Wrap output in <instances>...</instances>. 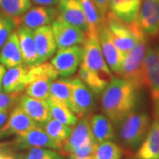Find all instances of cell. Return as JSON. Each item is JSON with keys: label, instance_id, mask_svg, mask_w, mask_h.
Returning <instances> with one entry per match:
<instances>
[{"label": "cell", "instance_id": "obj_1", "mask_svg": "<svg viewBox=\"0 0 159 159\" xmlns=\"http://www.w3.org/2000/svg\"><path fill=\"white\" fill-rule=\"evenodd\" d=\"M138 89L130 82L114 76L103 89L101 97V107L104 115L113 125H118L136 106Z\"/></svg>", "mask_w": 159, "mask_h": 159}, {"label": "cell", "instance_id": "obj_2", "mask_svg": "<svg viewBox=\"0 0 159 159\" xmlns=\"http://www.w3.org/2000/svg\"><path fill=\"white\" fill-rule=\"evenodd\" d=\"M148 51L147 35L142 34L135 45L126 55L122 63L119 77L130 82L136 89L145 87L144 81V59Z\"/></svg>", "mask_w": 159, "mask_h": 159}, {"label": "cell", "instance_id": "obj_3", "mask_svg": "<svg viewBox=\"0 0 159 159\" xmlns=\"http://www.w3.org/2000/svg\"><path fill=\"white\" fill-rule=\"evenodd\" d=\"M150 125V117L146 112L133 111L118 125L119 139L126 148L137 149L147 135Z\"/></svg>", "mask_w": 159, "mask_h": 159}, {"label": "cell", "instance_id": "obj_4", "mask_svg": "<svg viewBox=\"0 0 159 159\" xmlns=\"http://www.w3.org/2000/svg\"><path fill=\"white\" fill-rule=\"evenodd\" d=\"M103 20L114 44L125 55L133 49L142 34H145L137 25L136 20L134 22L125 23L110 11Z\"/></svg>", "mask_w": 159, "mask_h": 159}, {"label": "cell", "instance_id": "obj_5", "mask_svg": "<svg viewBox=\"0 0 159 159\" xmlns=\"http://www.w3.org/2000/svg\"><path fill=\"white\" fill-rule=\"evenodd\" d=\"M82 47L83 58L81 65L88 70L98 74L107 82H110L114 77V74L102 56L98 32L97 34H86V39Z\"/></svg>", "mask_w": 159, "mask_h": 159}, {"label": "cell", "instance_id": "obj_6", "mask_svg": "<svg viewBox=\"0 0 159 159\" xmlns=\"http://www.w3.org/2000/svg\"><path fill=\"white\" fill-rule=\"evenodd\" d=\"M83 58V47L74 45L57 50L50 62L62 78L71 77L77 73Z\"/></svg>", "mask_w": 159, "mask_h": 159}, {"label": "cell", "instance_id": "obj_7", "mask_svg": "<svg viewBox=\"0 0 159 159\" xmlns=\"http://www.w3.org/2000/svg\"><path fill=\"white\" fill-rule=\"evenodd\" d=\"M71 80L72 97L69 107L78 118L89 116L97 104L96 94L77 76L71 77Z\"/></svg>", "mask_w": 159, "mask_h": 159}, {"label": "cell", "instance_id": "obj_8", "mask_svg": "<svg viewBox=\"0 0 159 159\" xmlns=\"http://www.w3.org/2000/svg\"><path fill=\"white\" fill-rule=\"evenodd\" d=\"M144 81L150 93L155 118H159V49L149 48L144 59Z\"/></svg>", "mask_w": 159, "mask_h": 159}, {"label": "cell", "instance_id": "obj_9", "mask_svg": "<svg viewBox=\"0 0 159 159\" xmlns=\"http://www.w3.org/2000/svg\"><path fill=\"white\" fill-rule=\"evenodd\" d=\"M51 28L56 41L57 50L71 46L83 44L86 39V32L79 27L65 22L59 19H56Z\"/></svg>", "mask_w": 159, "mask_h": 159}, {"label": "cell", "instance_id": "obj_10", "mask_svg": "<svg viewBox=\"0 0 159 159\" xmlns=\"http://www.w3.org/2000/svg\"><path fill=\"white\" fill-rule=\"evenodd\" d=\"M12 145L15 148L21 150H28L32 148H49L57 150L61 149L40 125L16 135Z\"/></svg>", "mask_w": 159, "mask_h": 159}, {"label": "cell", "instance_id": "obj_11", "mask_svg": "<svg viewBox=\"0 0 159 159\" xmlns=\"http://www.w3.org/2000/svg\"><path fill=\"white\" fill-rule=\"evenodd\" d=\"M98 39L102 50V56L108 66L113 74L119 75L125 55L119 51L114 44L103 20L100 26L98 27Z\"/></svg>", "mask_w": 159, "mask_h": 159}, {"label": "cell", "instance_id": "obj_12", "mask_svg": "<svg viewBox=\"0 0 159 159\" xmlns=\"http://www.w3.org/2000/svg\"><path fill=\"white\" fill-rule=\"evenodd\" d=\"M39 125L17 103L11 110L6 124L0 128V139L18 135Z\"/></svg>", "mask_w": 159, "mask_h": 159}, {"label": "cell", "instance_id": "obj_13", "mask_svg": "<svg viewBox=\"0 0 159 159\" xmlns=\"http://www.w3.org/2000/svg\"><path fill=\"white\" fill-rule=\"evenodd\" d=\"M136 23L147 36L159 34V0H142Z\"/></svg>", "mask_w": 159, "mask_h": 159}, {"label": "cell", "instance_id": "obj_14", "mask_svg": "<svg viewBox=\"0 0 159 159\" xmlns=\"http://www.w3.org/2000/svg\"><path fill=\"white\" fill-rule=\"evenodd\" d=\"M57 16V9L53 6H37L30 7L20 17L17 18L16 20L17 25H23L34 30L40 27L52 24Z\"/></svg>", "mask_w": 159, "mask_h": 159}, {"label": "cell", "instance_id": "obj_15", "mask_svg": "<svg viewBox=\"0 0 159 159\" xmlns=\"http://www.w3.org/2000/svg\"><path fill=\"white\" fill-rule=\"evenodd\" d=\"M57 19L79 27L87 33L88 22L80 0H58Z\"/></svg>", "mask_w": 159, "mask_h": 159}, {"label": "cell", "instance_id": "obj_16", "mask_svg": "<svg viewBox=\"0 0 159 159\" xmlns=\"http://www.w3.org/2000/svg\"><path fill=\"white\" fill-rule=\"evenodd\" d=\"M34 36L38 63L48 61L55 55L57 50L51 26L46 25L34 29Z\"/></svg>", "mask_w": 159, "mask_h": 159}, {"label": "cell", "instance_id": "obj_17", "mask_svg": "<svg viewBox=\"0 0 159 159\" xmlns=\"http://www.w3.org/2000/svg\"><path fill=\"white\" fill-rule=\"evenodd\" d=\"M29 66L22 64L6 68L3 78V89L6 93L22 94L28 86Z\"/></svg>", "mask_w": 159, "mask_h": 159}, {"label": "cell", "instance_id": "obj_18", "mask_svg": "<svg viewBox=\"0 0 159 159\" xmlns=\"http://www.w3.org/2000/svg\"><path fill=\"white\" fill-rule=\"evenodd\" d=\"M18 103L23 111L40 125L51 119L50 107L46 100L21 95Z\"/></svg>", "mask_w": 159, "mask_h": 159}, {"label": "cell", "instance_id": "obj_19", "mask_svg": "<svg viewBox=\"0 0 159 159\" xmlns=\"http://www.w3.org/2000/svg\"><path fill=\"white\" fill-rule=\"evenodd\" d=\"M135 159H159V118H155L148 134L137 148Z\"/></svg>", "mask_w": 159, "mask_h": 159}, {"label": "cell", "instance_id": "obj_20", "mask_svg": "<svg viewBox=\"0 0 159 159\" xmlns=\"http://www.w3.org/2000/svg\"><path fill=\"white\" fill-rule=\"evenodd\" d=\"M91 141H93V139L89 124V117L85 116L80 118V119L74 125L71 134L65 146L63 147L62 150L65 153L69 155L74 149Z\"/></svg>", "mask_w": 159, "mask_h": 159}, {"label": "cell", "instance_id": "obj_21", "mask_svg": "<svg viewBox=\"0 0 159 159\" xmlns=\"http://www.w3.org/2000/svg\"><path fill=\"white\" fill-rule=\"evenodd\" d=\"M16 32L19 38L23 62L27 66H32L38 63V56L34 42V30L23 25H18Z\"/></svg>", "mask_w": 159, "mask_h": 159}, {"label": "cell", "instance_id": "obj_22", "mask_svg": "<svg viewBox=\"0 0 159 159\" xmlns=\"http://www.w3.org/2000/svg\"><path fill=\"white\" fill-rule=\"evenodd\" d=\"M92 139L94 143L112 141L115 138L113 123L104 114H95L89 118Z\"/></svg>", "mask_w": 159, "mask_h": 159}, {"label": "cell", "instance_id": "obj_23", "mask_svg": "<svg viewBox=\"0 0 159 159\" xmlns=\"http://www.w3.org/2000/svg\"><path fill=\"white\" fill-rule=\"evenodd\" d=\"M142 2V0H110L109 11L124 22H134Z\"/></svg>", "mask_w": 159, "mask_h": 159}, {"label": "cell", "instance_id": "obj_24", "mask_svg": "<svg viewBox=\"0 0 159 159\" xmlns=\"http://www.w3.org/2000/svg\"><path fill=\"white\" fill-rule=\"evenodd\" d=\"M0 63L6 68L24 64L16 29L11 33L0 50Z\"/></svg>", "mask_w": 159, "mask_h": 159}, {"label": "cell", "instance_id": "obj_25", "mask_svg": "<svg viewBox=\"0 0 159 159\" xmlns=\"http://www.w3.org/2000/svg\"><path fill=\"white\" fill-rule=\"evenodd\" d=\"M47 102L50 107L51 118L70 126H74L78 122L79 118L70 109L67 103L51 97L47 99Z\"/></svg>", "mask_w": 159, "mask_h": 159}, {"label": "cell", "instance_id": "obj_26", "mask_svg": "<svg viewBox=\"0 0 159 159\" xmlns=\"http://www.w3.org/2000/svg\"><path fill=\"white\" fill-rule=\"evenodd\" d=\"M41 126L61 149H63V147L65 146L66 142H67L73 129V126L63 124L53 118L49 119Z\"/></svg>", "mask_w": 159, "mask_h": 159}, {"label": "cell", "instance_id": "obj_27", "mask_svg": "<svg viewBox=\"0 0 159 159\" xmlns=\"http://www.w3.org/2000/svg\"><path fill=\"white\" fill-rule=\"evenodd\" d=\"M53 80L55 79L50 77H39L33 80L25 89V95L47 101L50 97V89Z\"/></svg>", "mask_w": 159, "mask_h": 159}, {"label": "cell", "instance_id": "obj_28", "mask_svg": "<svg viewBox=\"0 0 159 159\" xmlns=\"http://www.w3.org/2000/svg\"><path fill=\"white\" fill-rule=\"evenodd\" d=\"M76 76L81 80V81H83V83L87 87H89L97 96L102 93L106 85L109 83L105 80L102 79V77H100L98 74L85 68L82 65L80 66L79 69L76 73Z\"/></svg>", "mask_w": 159, "mask_h": 159}, {"label": "cell", "instance_id": "obj_29", "mask_svg": "<svg viewBox=\"0 0 159 159\" xmlns=\"http://www.w3.org/2000/svg\"><path fill=\"white\" fill-rule=\"evenodd\" d=\"M50 97H54L67 103L69 106L72 97V80L71 77L53 80L50 89Z\"/></svg>", "mask_w": 159, "mask_h": 159}, {"label": "cell", "instance_id": "obj_30", "mask_svg": "<svg viewBox=\"0 0 159 159\" xmlns=\"http://www.w3.org/2000/svg\"><path fill=\"white\" fill-rule=\"evenodd\" d=\"M83 11L85 13L86 20L88 22V31L86 34H97L98 27L102 23V19L97 6L92 0H80Z\"/></svg>", "mask_w": 159, "mask_h": 159}, {"label": "cell", "instance_id": "obj_31", "mask_svg": "<svg viewBox=\"0 0 159 159\" xmlns=\"http://www.w3.org/2000/svg\"><path fill=\"white\" fill-rule=\"evenodd\" d=\"M123 148L112 141L95 143V159H122Z\"/></svg>", "mask_w": 159, "mask_h": 159}, {"label": "cell", "instance_id": "obj_32", "mask_svg": "<svg viewBox=\"0 0 159 159\" xmlns=\"http://www.w3.org/2000/svg\"><path fill=\"white\" fill-rule=\"evenodd\" d=\"M31 7V0H0V11L12 18L20 17Z\"/></svg>", "mask_w": 159, "mask_h": 159}, {"label": "cell", "instance_id": "obj_33", "mask_svg": "<svg viewBox=\"0 0 159 159\" xmlns=\"http://www.w3.org/2000/svg\"><path fill=\"white\" fill-rule=\"evenodd\" d=\"M17 26L15 18L8 16L0 11V50L11 33L17 29Z\"/></svg>", "mask_w": 159, "mask_h": 159}, {"label": "cell", "instance_id": "obj_34", "mask_svg": "<svg viewBox=\"0 0 159 159\" xmlns=\"http://www.w3.org/2000/svg\"><path fill=\"white\" fill-rule=\"evenodd\" d=\"M25 159H65L59 150L49 148H32L28 149Z\"/></svg>", "mask_w": 159, "mask_h": 159}, {"label": "cell", "instance_id": "obj_35", "mask_svg": "<svg viewBox=\"0 0 159 159\" xmlns=\"http://www.w3.org/2000/svg\"><path fill=\"white\" fill-rule=\"evenodd\" d=\"M21 94H11V93H0V110L11 109L16 105Z\"/></svg>", "mask_w": 159, "mask_h": 159}, {"label": "cell", "instance_id": "obj_36", "mask_svg": "<svg viewBox=\"0 0 159 159\" xmlns=\"http://www.w3.org/2000/svg\"><path fill=\"white\" fill-rule=\"evenodd\" d=\"M94 150H95V143L93 141L89 142L80 146L79 148L74 149L69 155H74L79 157H94Z\"/></svg>", "mask_w": 159, "mask_h": 159}, {"label": "cell", "instance_id": "obj_37", "mask_svg": "<svg viewBox=\"0 0 159 159\" xmlns=\"http://www.w3.org/2000/svg\"><path fill=\"white\" fill-rule=\"evenodd\" d=\"M94 4L97 6L98 11L100 12L102 19L106 17L109 12V6H110V0H92Z\"/></svg>", "mask_w": 159, "mask_h": 159}, {"label": "cell", "instance_id": "obj_38", "mask_svg": "<svg viewBox=\"0 0 159 159\" xmlns=\"http://www.w3.org/2000/svg\"><path fill=\"white\" fill-rule=\"evenodd\" d=\"M11 108L0 110V128L6 124V120H7L9 115H10V112H11Z\"/></svg>", "mask_w": 159, "mask_h": 159}, {"label": "cell", "instance_id": "obj_39", "mask_svg": "<svg viewBox=\"0 0 159 159\" xmlns=\"http://www.w3.org/2000/svg\"><path fill=\"white\" fill-rule=\"evenodd\" d=\"M34 5L44 6H53L57 5L58 0H31Z\"/></svg>", "mask_w": 159, "mask_h": 159}, {"label": "cell", "instance_id": "obj_40", "mask_svg": "<svg viewBox=\"0 0 159 159\" xmlns=\"http://www.w3.org/2000/svg\"><path fill=\"white\" fill-rule=\"evenodd\" d=\"M6 71V66L0 63V93L1 92H4V89H3V78H4V75H5Z\"/></svg>", "mask_w": 159, "mask_h": 159}, {"label": "cell", "instance_id": "obj_41", "mask_svg": "<svg viewBox=\"0 0 159 159\" xmlns=\"http://www.w3.org/2000/svg\"><path fill=\"white\" fill-rule=\"evenodd\" d=\"M0 159H25L24 157L11 154H0Z\"/></svg>", "mask_w": 159, "mask_h": 159}, {"label": "cell", "instance_id": "obj_42", "mask_svg": "<svg viewBox=\"0 0 159 159\" xmlns=\"http://www.w3.org/2000/svg\"><path fill=\"white\" fill-rule=\"evenodd\" d=\"M69 159H95L94 157H75L74 155H69Z\"/></svg>", "mask_w": 159, "mask_h": 159}]
</instances>
